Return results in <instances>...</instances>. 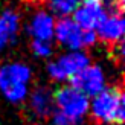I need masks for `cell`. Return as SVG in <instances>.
Wrapping results in <instances>:
<instances>
[{"label":"cell","mask_w":125,"mask_h":125,"mask_svg":"<svg viewBox=\"0 0 125 125\" xmlns=\"http://www.w3.org/2000/svg\"><path fill=\"white\" fill-rule=\"evenodd\" d=\"M105 15L101 0H81L78 8L72 12V20L84 31H95Z\"/></svg>","instance_id":"6"},{"label":"cell","mask_w":125,"mask_h":125,"mask_svg":"<svg viewBox=\"0 0 125 125\" xmlns=\"http://www.w3.org/2000/svg\"><path fill=\"white\" fill-rule=\"evenodd\" d=\"M32 70L24 62H6L0 66V92L12 104H21L29 95Z\"/></svg>","instance_id":"2"},{"label":"cell","mask_w":125,"mask_h":125,"mask_svg":"<svg viewBox=\"0 0 125 125\" xmlns=\"http://www.w3.org/2000/svg\"><path fill=\"white\" fill-rule=\"evenodd\" d=\"M89 111L99 125H122L125 121V96L119 85H111L93 96Z\"/></svg>","instance_id":"1"},{"label":"cell","mask_w":125,"mask_h":125,"mask_svg":"<svg viewBox=\"0 0 125 125\" xmlns=\"http://www.w3.org/2000/svg\"><path fill=\"white\" fill-rule=\"evenodd\" d=\"M95 32L98 37V41L101 40L108 46H115L117 43H121L124 38L125 21L122 15H105V18L95 29Z\"/></svg>","instance_id":"7"},{"label":"cell","mask_w":125,"mask_h":125,"mask_svg":"<svg viewBox=\"0 0 125 125\" xmlns=\"http://www.w3.org/2000/svg\"><path fill=\"white\" fill-rule=\"evenodd\" d=\"M53 37L61 46L67 47L69 51H81L84 47H93L98 43L95 31L81 29L69 17H61L58 21H55Z\"/></svg>","instance_id":"3"},{"label":"cell","mask_w":125,"mask_h":125,"mask_svg":"<svg viewBox=\"0 0 125 125\" xmlns=\"http://www.w3.org/2000/svg\"><path fill=\"white\" fill-rule=\"evenodd\" d=\"M0 26L3 28L5 34L8 35L9 43L17 41V35L20 31V15L14 9H5L0 14Z\"/></svg>","instance_id":"11"},{"label":"cell","mask_w":125,"mask_h":125,"mask_svg":"<svg viewBox=\"0 0 125 125\" xmlns=\"http://www.w3.org/2000/svg\"><path fill=\"white\" fill-rule=\"evenodd\" d=\"M47 2H49V8L52 9L53 14L60 17H69L78 8L81 0H47Z\"/></svg>","instance_id":"12"},{"label":"cell","mask_w":125,"mask_h":125,"mask_svg":"<svg viewBox=\"0 0 125 125\" xmlns=\"http://www.w3.org/2000/svg\"><path fill=\"white\" fill-rule=\"evenodd\" d=\"M8 44H9V38H8V35L5 34L3 28L0 26V51H3Z\"/></svg>","instance_id":"16"},{"label":"cell","mask_w":125,"mask_h":125,"mask_svg":"<svg viewBox=\"0 0 125 125\" xmlns=\"http://www.w3.org/2000/svg\"><path fill=\"white\" fill-rule=\"evenodd\" d=\"M35 2H46V0H35Z\"/></svg>","instance_id":"17"},{"label":"cell","mask_w":125,"mask_h":125,"mask_svg":"<svg viewBox=\"0 0 125 125\" xmlns=\"http://www.w3.org/2000/svg\"><path fill=\"white\" fill-rule=\"evenodd\" d=\"M31 49L35 57L38 58H49L53 52L52 43L51 41H44V40H32L31 43Z\"/></svg>","instance_id":"13"},{"label":"cell","mask_w":125,"mask_h":125,"mask_svg":"<svg viewBox=\"0 0 125 125\" xmlns=\"http://www.w3.org/2000/svg\"><path fill=\"white\" fill-rule=\"evenodd\" d=\"M29 110L35 117L46 119L55 111L53 93L44 85H38L29 93Z\"/></svg>","instance_id":"8"},{"label":"cell","mask_w":125,"mask_h":125,"mask_svg":"<svg viewBox=\"0 0 125 125\" xmlns=\"http://www.w3.org/2000/svg\"><path fill=\"white\" fill-rule=\"evenodd\" d=\"M52 122L53 125H81V121H75L58 110H55L52 113Z\"/></svg>","instance_id":"15"},{"label":"cell","mask_w":125,"mask_h":125,"mask_svg":"<svg viewBox=\"0 0 125 125\" xmlns=\"http://www.w3.org/2000/svg\"><path fill=\"white\" fill-rule=\"evenodd\" d=\"M35 125H38V124H35Z\"/></svg>","instance_id":"18"},{"label":"cell","mask_w":125,"mask_h":125,"mask_svg":"<svg viewBox=\"0 0 125 125\" xmlns=\"http://www.w3.org/2000/svg\"><path fill=\"white\" fill-rule=\"evenodd\" d=\"M70 85L83 92L87 98H93L99 95L105 87H107V78L105 72L101 66L90 64L87 69H84L81 73L75 75L70 79Z\"/></svg>","instance_id":"5"},{"label":"cell","mask_w":125,"mask_h":125,"mask_svg":"<svg viewBox=\"0 0 125 125\" xmlns=\"http://www.w3.org/2000/svg\"><path fill=\"white\" fill-rule=\"evenodd\" d=\"M53 104H55V110L81 122L85 117V115L89 113V107H90L89 98L83 92L72 87L70 84L62 85L53 92Z\"/></svg>","instance_id":"4"},{"label":"cell","mask_w":125,"mask_h":125,"mask_svg":"<svg viewBox=\"0 0 125 125\" xmlns=\"http://www.w3.org/2000/svg\"><path fill=\"white\" fill-rule=\"evenodd\" d=\"M47 75L51 76V79L57 81V83H64L67 81V76L64 75V72L61 70V67L57 64V61H52L47 64Z\"/></svg>","instance_id":"14"},{"label":"cell","mask_w":125,"mask_h":125,"mask_svg":"<svg viewBox=\"0 0 125 125\" xmlns=\"http://www.w3.org/2000/svg\"><path fill=\"white\" fill-rule=\"evenodd\" d=\"M57 64L61 67L67 79L78 75L90 66V57L83 51H70L57 60Z\"/></svg>","instance_id":"10"},{"label":"cell","mask_w":125,"mask_h":125,"mask_svg":"<svg viewBox=\"0 0 125 125\" xmlns=\"http://www.w3.org/2000/svg\"><path fill=\"white\" fill-rule=\"evenodd\" d=\"M28 34L32 37V40H44L51 41L53 38L55 31V18L47 11H37L29 20Z\"/></svg>","instance_id":"9"}]
</instances>
